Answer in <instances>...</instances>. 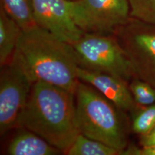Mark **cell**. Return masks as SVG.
<instances>
[{"label": "cell", "mask_w": 155, "mask_h": 155, "mask_svg": "<svg viewBox=\"0 0 155 155\" xmlns=\"http://www.w3.org/2000/svg\"><path fill=\"white\" fill-rule=\"evenodd\" d=\"M75 94L61 87L37 81L21 112L17 127L37 134L65 152L79 134Z\"/></svg>", "instance_id": "1"}, {"label": "cell", "mask_w": 155, "mask_h": 155, "mask_svg": "<svg viewBox=\"0 0 155 155\" xmlns=\"http://www.w3.org/2000/svg\"><path fill=\"white\" fill-rule=\"evenodd\" d=\"M15 51L34 83L42 81L75 94L78 65L68 42L35 25L22 31Z\"/></svg>", "instance_id": "2"}, {"label": "cell", "mask_w": 155, "mask_h": 155, "mask_svg": "<svg viewBox=\"0 0 155 155\" xmlns=\"http://www.w3.org/2000/svg\"><path fill=\"white\" fill-rule=\"evenodd\" d=\"M75 112L80 133L121 153L128 146L127 124L121 109L87 83L79 81Z\"/></svg>", "instance_id": "3"}, {"label": "cell", "mask_w": 155, "mask_h": 155, "mask_svg": "<svg viewBox=\"0 0 155 155\" xmlns=\"http://www.w3.org/2000/svg\"><path fill=\"white\" fill-rule=\"evenodd\" d=\"M71 45L78 67L114 75L127 82L134 78L124 50L114 34L84 32Z\"/></svg>", "instance_id": "4"}, {"label": "cell", "mask_w": 155, "mask_h": 155, "mask_svg": "<svg viewBox=\"0 0 155 155\" xmlns=\"http://www.w3.org/2000/svg\"><path fill=\"white\" fill-rule=\"evenodd\" d=\"M34 82L20 58L14 52L1 66L0 73V133L5 134L15 127L26 105Z\"/></svg>", "instance_id": "5"}, {"label": "cell", "mask_w": 155, "mask_h": 155, "mask_svg": "<svg viewBox=\"0 0 155 155\" xmlns=\"http://www.w3.org/2000/svg\"><path fill=\"white\" fill-rule=\"evenodd\" d=\"M134 20L114 34L124 50L133 77L155 88V26Z\"/></svg>", "instance_id": "6"}, {"label": "cell", "mask_w": 155, "mask_h": 155, "mask_svg": "<svg viewBox=\"0 0 155 155\" xmlns=\"http://www.w3.org/2000/svg\"><path fill=\"white\" fill-rule=\"evenodd\" d=\"M72 13L83 32L111 35L130 20L128 0H72Z\"/></svg>", "instance_id": "7"}, {"label": "cell", "mask_w": 155, "mask_h": 155, "mask_svg": "<svg viewBox=\"0 0 155 155\" xmlns=\"http://www.w3.org/2000/svg\"><path fill=\"white\" fill-rule=\"evenodd\" d=\"M37 25L71 44L84 33L72 13V0H32Z\"/></svg>", "instance_id": "8"}, {"label": "cell", "mask_w": 155, "mask_h": 155, "mask_svg": "<svg viewBox=\"0 0 155 155\" xmlns=\"http://www.w3.org/2000/svg\"><path fill=\"white\" fill-rule=\"evenodd\" d=\"M79 81L90 85L124 111L133 112L138 106L127 81L107 73L78 68Z\"/></svg>", "instance_id": "9"}, {"label": "cell", "mask_w": 155, "mask_h": 155, "mask_svg": "<svg viewBox=\"0 0 155 155\" xmlns=\"http://www.w3.org/2000/svg\"><path fill=\"white\" fill-rule=\"evenodd\" d=\"M19 131L7 147L9 155H58L61 150L53 147L37 134L28 129Z\"/></svg>", "instance_id": "10"}, {"label": "cell", "mask_w": 155, "mask_h": 155, "mask_svg": "<svg viewBox=\"0 0 155 155\" xmlns=\"http://www.w3.org/2000/svg\"><path fill=\"white\" fill-rule=\"evenodd\" d=\"M23 30L5 10L0 9V65L9 61L16 50Z\"/></svg>", "instance_id": "11"}, {"label": "cell", "mask_w": 155, "mask_h": 155, "mask_svg": "<svg viewBox=\"0 0 155 155\" xmlns=\"http://www.w3.org/2000/svg\"><path fill=\"white\" fill-rule=\"evenodd\" d=\"M1 7L23 30L37 25L32 0H1Z\"/></svg>", "instance_id": "12"}, {"label": "cell", "mask_w": 155, "mask_h": 155, "mask_svg": "<svg viewBox=\"0 0 155 155\" xmlns=\"http://www.w3.org/2000/svg\"><path fill=\"white\" fill-rule=\"evenodd\" d=\"M64 153L68 155H119V152L113 147L82 134L77 136Z\"/></svg>", "instance_id": "13"}, {"label": "cell", "mask_w": 155, "mask_h": 155, "mask_svg": "<svg viewBox=\"0 0 155 155\" xmlns=\"http://www.w3.org/2000/svg\"><path fill=\"white\" fill-rule=\"evenodd\" d=\"M155 125V104L138 106L133 111L131 130L139 136L146 134Z\"/></svg>", "instance_id": "14"}, {"label": "cell", "mask_w": 155, "mask_h": 155, "mask_svg": "<svg viewBox=\"0 0 155 155\" xmlns=\"http://www.w3.org/2000/svg\"><path fill=\"white\" fill-rule=\"evenodd\" d=\"M129 85L137 106L140 107L155 104V88L150 83L134 78Z\"/></svg>", "instance_id": "15"}, {"label": "cell", "mask_w": 155, "mask_h": 155, "mask_svg": "<svg viewBox=\"0 0 155 155\" xmlns=\"http://www.w3.org/2000/svg\"><path fill=\"white\" fill-rule=\"evenodd\" d=\"M130 17L155 26V0H128Z\"/></svg>", "instance_id": "16"}, {"label": "cell", "mask_w": 155, "mask_h": 155, "mask_svg": "<svg viewBox=\"0 0 155 155\" xmlns=\"http://www.w3.org/2000/svg\"><path fill=\"white\" fill-rule=\"evenodd\" d=\"M119 155H155V144L140 147L128 145Z\"/></svg>", "instance_id": "17"}, {"label": "cell", "mask_w": 155, "mask_h": 155, "mask_svg": "<svg viewBox=\"0 0 155 155\" xmlns=\"http://www.w3.org/2000/svg\"><path fill=\"white\" fill-rule=\"evenodd\" d=\"M155 144V125L146 134L140 136L139 145L140 146H149Z\"/></svg>", "instance_id": "18"}]
</instances>
